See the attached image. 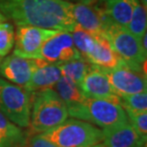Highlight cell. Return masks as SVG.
Returning <instances> with one entry per match:
<instances>
[{"instance_id": "15", "label": "cell", "mask_w": 147, "mask_h": 147, "mask_svg": "<svg viewBox=\"0 0 147 147\" xmlns=\"http://www.w3.org/2000/svg\"><path fill=\"white\" fill-rule=\"evenodd\" d=\"M96 40L93 48L85 55L91 64L101 68H114L123 60L113 49L105 34H95Z\"/></svg>"}, {"instance_id": "14", "label": "cell", "mask_w": 147, "mask_h": 147, "mask_svg": "<svg viewBox=\"0 0 147 147\" xmlns=\"http://www.w3.org/2000/svg\"><path fill=\"white\" fill-rule=\"evenodd\" d=\"M102 142L108 147H146V139L142 137L130 122L102 129Z\"/></svg>"}, {"instance_id": "13", "label": "cell", "mask_w": 147, "mask_h": 147, "mask_svg": "<svg viewBox=\"0 0 147 147\" xmlns=\"http://www.w3.org/2000/svg\"><path fill=\"white\" fill-rule=\"evenodd\" d=\"M54 87L55 91L65 103L69 116L82 120L86 98L83 96L79 86L67 76H61Z\"/></svg>"}, {"instance_id": "18", "label": "cell", "mask_w": 147, "mask_h": 147, "mask_svg": "<svg viewBox=\"0 0 147 147\" xmlns=\"http://www.w3.org/2000/svg\"><path fill=\"white\" fill-rule=\"evenodd\" d=\"M28 135L0 112V147H26Z\"/></svg>"}, {"instance_id": "3", "label": "cell", "mask_w": 147, "mask_h": 147, "mask_svg": "<svg viewBox=\"0 0 147 147\" xmlns=\"http://www.w3.org/2000/svg\"><path fill=\"white\" fill-rule=\"evenodd\" d=\"M57 147H89L102 142V130L85 120L66 119L57 127L40 134Z\"/></svg>"}, {"instance_id": "2", "label": "cell", "mask_w": 147, "mask_h": 147, "mask_svg": "<svg viewBox=\"0 0 147 147\" xmlns=\"http://www.w3.org/2000/svg\"><path fill=\"white\" fill-rule=\"evenodd\" d=\"M34 95L30 114V126L33 133H44L68 119L65 103L53 88L37 91Z\"/></svg>"}, {"instance_id": "16", "label": "cell", "mask_w": 147, "mask_h": 147, "mask_svg": "<svg viewBox=\"0 0 147 147\" xmlns=\"http://www.w3.org/2000/svg\"><path fill=\"white\" fill-rule=\"evenodd\" d=\"M62 74L59 64L46 63L38 67L32 74L30 80L25 85V89L30 93H34L48 88H53Z\"/></svg>"}, {"instance_id": "26", "label": "cell", "mask_w": 147, "mask_h": 147, "mask_svg": "<svg viewBox=\"0 0 147 147\" xmlns=\"http://www.w3.org/2000/svg\"><path fill=\"white\" fill-rule=\"evenodd\" d=\"M89 147H108L105 143H103L102 142H98V143H96V144H94V145H92V146H89Z\"/></svg>"}, {"instance_id": "23", "label": "cell", "mask_w": 147, "mask_h": 147, "mask_svg": "<svg viewBox=\"0 0 147 147\" xmlns=\"http://www.w3.org/2000/svg\"><path fill=\"white\" fill-rule=\"evenodd\" d=\"M128 120L134 129L143 138H147V112L127 114Z\"/></svg>"}, {"instance_id": "5", "label": "cell", "mask_w": 147, "mask_h": 147, "mask_svg": "<svg viewBox=\"0 0 147 147\" xmlns=\"http://www.w3.org/2000/svg\"><path fill=\"white\" fill-rule=\"evenodd\" d=\"M105 34L113 49L123 60L130 65L145 69L147 53L142 47V39L131 34L127 28L119 27L114 23L107 28Z\"/></svg>"}, {"instance_id": "6", "label": "cell", "mask_w": 147, "mask_h": 147, "mask_svg": "<svg viewBox=\"0 0 147 147\" xmlns=\"http://www.w3.org/2000/svg\"><path fill=\"white\" fill-rule=\"evenodd\" d=\"M101 68V67H100ZM119 96L146 92V70L122 60L114 68H102Z\"/></svg>"}, {"instance_id": "9", "label": "cell", "mask_w": 147, "mask_h": 147, "mask_svg": "<svg viewBox=\"0 0 147 147\" xmlns=\"http://www.w3.org/2000/svg\"><path fill=\"white\" fill-rule=\"evenodd\" d=\"M80 57L82 55L74 44L71 33L58 32L44 42L38 59H42L47 63L61 64Z\"/></svg>"}, {"instance_id": "8", "label": "cell", "mask_w": 147, "mask_h": 147, "mask_svg": "<svg viewBox=\"0 0 147 147\" xmlns=\"http://www.w3.org/2000/svg\"><path fill=\"white\" fill-rule=\"evenodd\" d=\"M59 31L31 25H18L14 36L13 54L25 58H37L44 42Z\"/></svg>"}, {"instance_id": "21", "label": "cell", "mask_w": 147, "mask_h": 147, "mask_svg": "<svg viewBox=\"0 0 147 147\" xmlns=\"http://www.w3.org/2000/svg\"><path fill=\"white\" fill-rule=\"evenodd\" d=\"M120 104L126 114H138L147 112V93L142 92L132 95L121 96Z\"/></svg>"}, {"instance_id": "17", "label": "cell", "mask_w": 147, "mask_h": 147, "mask_svg": "<svg viewBox=\"0 0 147 147\" xmlns=\"http://www.w3.org/2000/svg\"><path fill=\"white\" fill-rule=\"evenodd\" d=\"M98 6L114 24L127 28L130 21L136 0H101Z\"/></svg>"}, {"instance_id": "28", "label": "cell", "mask_w": 147, "mask_h": 147, "mask_svg": "<svg viewBox=\"0 0 147 147\" xmlns=\"http://www.w3.org/2000/svg\"><path fill=\"white\" fill-rule=\"evenodd\" d=\"M142 5L144 6V7H146V6H147V0H142Z\"/></svg>"}, {"instance_id": "27", "label": "cell", "mask_w": 147, "mask_h": 147, "mask_svg": "<svg viewBox=\"0 0 147 147\" xmlns=\"http://www.w3.org/2000/svg\"><path fill=\"white\" fill-rule=\"evenodd\" d=\"M6 21V17L3 16L2 13L0 11V23H2V22H5Z\"/></svg>"}, {"instance_id": "7", "label": "cell", "mask_w": 147, "mask_h": 147, "mask_svg": "<svg viewBox=\"0 0 147 147\" xmlns=\"http://www.w3.org/2000/svg\"><path fill=\"white\" fill-rule=\"evenodd\" d=\"M85 121L98 125L101 129L116 127L128 122V117L120 103L107 99L86 98Z\"/></svg>"}, {"instance_id": "12", "label": "cell", "mask_w": 147, "mask_h": 147, "mask_svg": "<svg viewBox=\"0 0 147 147\" xmlns=\"http://www.w3.org/2000/svg\"><path fill=\"white\" fill-rule=\"evenodd\" d=\"M72 11L76 24L92 34H105L113 23L98 6L92 7L91 4L76 3L73 4Z\"/></svg>"}, {"instance_id": "25", "label": "cell", "mask_w": 147, "mask_h": 147, "mask_svg": "<svg viewBox=\"0 0 147 147\" xmlns=\"http://www.w3.org/2000/svg\"><path fill=\"white\" fill-rule=\"evenodd\" d=\"M64 1H70V0H64ZM76 1H79V3H84V4H92L96 0H76Z\"/></svg>"}, {"instance_id": "11", "label": "cell", "mask_w": 147, "mask_h": 147, "mask_svg": "<svg viewBox=\"0 0 147 147\" xmlns=\"http://www.w3.org/2000/svg\"><path fill=\"white\" fill-rule=\"evenodd\" d=\"M79 88L86 98L107 99L120 103V98L114 91L106 74L102 68L94 64L86 74Z\"/></svg>"}, {"instance_id": "4", "label": "cell", "mask_w": 147, "mask_h": 147, "mask_svg": "<svg viewBox=\"0 0 147 147\" xmlns=\"http://www.w3.org/2000/svg\"><path fill=\"white\" fill-rule=\"evenodd\" d=\"M25 87L0 78V112L19 127L30 125L31 95Z\"/></svg>"}, {"instance_id": "20", "label": "cell", "mask_w": 147, "mask_h": 147, "mask_svg": "<svg viewBox=\"0 0 147 147\" xmlns=\"http://www.w3.org/2000/svg\"><path fill=\"white\" fill-rule=\"evenodd\" d=\"M146 7H144L139 0H136V4L134 6L130 21L127 26V30L135 36L142 39V36L146 34Z\"/></svg>"}, {"instance_id": "1", "label": "cell", "mask_w": 147, "mask_h": 147, "mask_svg": "<svg viewBox=\"0 0 147 147\" xmlns=\"http://www.w3.org/2000/svg\"><path fill=\"white\" fill-rule=\"evenodd\" d=\"M73 3L64 0H0V11L18 25L72 33L76 23Z\"/></svg>"}, {"instance_id": "19", "label": "cell", "mask_w": 147, "mask_h": 147, "mask_svg": "<svg viewBox=\"0 0 147 147\" xmlns=\"http://www.w3.org/2000/svg\"><path fill=\"white\" fill-rule=\"evenodd\" d=\"M91 64L84 57H80L76 59H73L67 62L59 64L61 74L64 76L74 81L78 86H80L82 80L85 78L86 74L90 70Z\"/></svg>"}, {"instance_id": "22", "label": "cell", "mask_w": 147, "mask_h": 147, "mask_svg": "<svg viewBox=\"0 0 147 147\" xmlns=\"http://www.w3.org/2000/svg\"><path fill=\"white\" fill-rule=\"evenodd\" d=\"M14 45L13 25L7 22L0 23V57H6Z\"/></svg>"}, {"instance_id": "10", "label": "cell", "mask_w": 147, "mask_h": 147, "mask_svg": "<svg viewBox=\"0 0 147 147\" xmlns=\"http://www.w3.org/2000/svg\"><path fill=\"white\" fill-rule=\"evenodd\" d=\"M46 63L42 59L25 58L13 54L0 62V75L11 83L24 87L34 70Z\"/></svg>"}, {"instance_id": "24", "label": "cell", "mask_w": 147, "mask_h": 147, "mask_svg": "<svg viewBox=\"0 0 147 147\" xmlns=\"http://www.w3.org/2000/svg\"><path fill=\"white\" fill-rule=\"evenodd\" d=\"M26 147H57L54 143L47 140L40 134H36L28 137Z\"/></svg>"}]
</instances>
